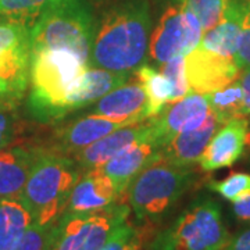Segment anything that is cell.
I'll return each mask as SVG.
<instances>
[{"instance_id":"ba28073f","label":"cell","mask_w":250,"mask_h":250,"mask_svg":"<svg viewBox=\"0 0 250 250\" xmlns=\"http://www.w3.org/2000/svg\"><path fill=\"white\" fill-rule=\"evenodd\" d=\"M125 197L107 207L83 214H62L49 250H100L110 233L129 218Z\"/></svg>"},{"instance_id":"7c38bea8","label":"cell","mask_w":250,"mask_h":250,"mask_svg":"<svg viewBox=\"0 0 250 250\" xmlns=\"http://www.w3.org/2000/svg\"><path fill=\"white\" fill-rule=\"evenodd\" d=\"M211 114L206 95L189 92L185 98L168 103L154 118V141L161 147L181 132L196 129Z\"/></svg>"},{"instance_id":"7402d4cb","label":"cell","mask_w":250,"mask_h":250,"mask_svg":"<svg viewBox=\"0 0 250 250\" xmlns=\"http://www.w3.org/2000/svg\"><path fill=\"white\" fill-rule=\"evenodd\" d=\"M32 223V214L20 197L0 199V250L14 249Z\"/></svg>"},{"instance_id":"d590c367","label":"cell","mask_w":250,"mask_h":250,"mask_svg":"<svg viewBox=\"0 0 250 250\" xmlns=\"http://www.w3.org/2000/svg\"><path fill=\"white\" fill-rule=\"evenodd\" d=\"M246 147L250 149V125H249V129H248V134H246Z\"/></svg>"},{"instance_id":"6da1fadb","label":"cell","mask_w":250,"mask_h":250,"mask_svg":"<svg viewBox=\"0 0 250 250\" xmlns=\"http://www.w3.org/2000/svg\"><path fill=\"white\" fill-rule=\"evenodd\" d=\"M152 18L147 0H125L95 24L89 65L132 74L147 57Z\"/></svg>"},{"instance_id":"9c48e42d","label":"cell","mask_w":250,"mask_h":250,"mask_svg":"<svg viewBox=\"0 0 250 250\" xmlns=\"http://www.w3.org/2000/svg\"><path fill=\"white\" fill-rule=\"evenodd\" d=\"M203 28L185 6L182 0H175L163 10L150 32L147 60L153 67L171 60L175 56H187L200 45Z\"/></svg>"},{"instance_id":"30bf717a","label":"cell","mask_w":250,"mask_h":250,"mask_svg":"<svg viewBox=\"0 0 250 250\" xmlns=\"http://www.w3.org/2000/svg\"><path fill=\"white\" fill-rule=\"evenodd\" d=\"M187 78L190 92L210 93L239 78L241 68L233 59L224 57L197 46L185 56Z\"/></svg>"},{"instance_id":"d4e9b609","label":"cell","mask_w":250,"mask_h":250,"mask_svg":"<svg viewBox=\"0 0 250 250\" xmlns=\"http://www.w3.org/2000/svg\"><path fill=\"white\" fill-rule=\"evenodd\" d=\"M206 98L208 100L211 113H214L221 124H225L232 118L245 117L243 90L239 78H236L221 89L206 93Z\"/></svg>"},{"instance_id":"e575fe53","label":"cell","mask_w":250,"mask_h":250,"mask_svg":"<svg viewBox=\"0 0 250 250\" xmlns=\"http://www.w3.org/2000/svg\"><path fill=\"white\" fill-rule=\"evenodd\" d=\"M233 215L245 223H250V195L232 205Z\"/></svg>"},{"instance_id":"f546056e","label":"cell","mask_w":250,"mask_h":250,"mask_svg":"<svg viewBox=\"0 0 250 250\" xmlns=\"http://www.w3.org/2000/svg\"><path fill=\"white\" fill-rule=\"evenodd\" d=\"M210 188L220 196L235 203L250 195V174L232 172L227 178L211 182Z\"/></svg>"},{"instance_id":"484cf974","label":"cell","mask_w":250,"mask_h":250,"mask_svg":"<svg viewBox=\"0 0 250 250\" xmlns=\"http://www.w3.org/2000/svg\"><path fill=\"white\" fill-rule=\"evenodd\" d=\"M54 0H0V17L13 18L32 28L42 11Z\"/></svg>"},{"instance_id":"83f0119b","label":"cell","mask_w":250,"mask_h":250,"mask_svg":"<svg viewBox=\"0 0 250 250\" xmlns=\"http://www.w3.org/2000/svg\"><path fill=\"white\" fill-rule=\"evenodd\" d=\"M56 224L32 223L21 235L13 250H49Z\"/></svg>"},{"instance_id":"4fadbf2b","label":"cell","mask_w":250,"mask_h":250,"mask_svg":"<svg viewBox=\"0 0 250 250\" xmlns=\"http://www.w3.org/2000/svg\"><path fill=\"white\" fill-rule=\"evenodd\" d=\"M146 106L147 100L145 89L134 74L132 80H128L90 104L86 114H96L135 124L147 118Z\"/></svg>"},{"instance_id":"5b68a950","label":"cell","mask_w":250,"mask_h":250,"mask_svg":"<svg viewBox=\"0 0 250 250\" xmlns=\"http://www.w3.org/2000/svg\"><path fill=\"white\" fill-rule=\"evenodd\" d=\"M95 18L86 0H54L31 28L32 52L70 50L89 64Z\"/></svg>"},{"instance_id":"ac0fdd59","label":"cell","mask_w":250,"mask_h":250,"mask_svg":"<svg viewBox=\"0 0 250 250\" xmlns=\"http://www.w3.org/2000/svg\"><path fill=\"white\" fill-rule=\"evenodd\" d=\"M221 125L214 113H211L199 128L175 135L166 143L161 147V157L177 166H193L199 163L207 145Z\"/></svg>"},{"instance_id":"cb8c5ba5","label":"cell","mask_w":250,"mask_h":250,"mask_svg":"<svg viewBox=\"0 0 250 250\" xmlns=\"http://www.w3.org/2000/svg\"><path fill=\"white\" fill-rule=\"evenodd\" d=\"M152 224H135L128 220L121 223L100 250H149L154 236Z\"/></svg>"},{"instance_id":"7a4b0ae2","label":"cell","mask_w":250,"mask_h":250,"mask_svg":"<svg viewBox=\"0 0 250 250\" xmlns=\"http://www.w3.org/2000/svg\"><path fill=\"white\" fill-rule=\"evenodd\" d=\"M89 67L70 50L45 49L32 52L31 93L28 107L41 123H54L68 116V98L75 81Z\"/></svg>"},{"instance_id":"52a82bcc","label":"cell","mask_w":250,"mask_h":250,"mask_svg":"<svg viewBox=\"0 0 250 250\" xmlns=\"http://www.w3.org/2000/svg\"><path fill=\"white\" fill-rule=\"evenodd\" d=\"M31 27L0 17V104L17 107L31 78Z\"/></svg>"},{"instance_id":"4dcf8cb0","label":"cell","mask_w":250,"mask_h":250,"mask_svg":"<svg viewBox=\"0 0 250 250\" xmlns=\"http://www.w3.org/2000/svg\"><path fill=\"white\" fill-rule=\"evenodd\" d=\"M17 126L16 107L0 104V150L14 141Z\"/></svg>"},{"instance_id":"8d00e7d4","label":"cell","mask_w":250,"mask_h":250,"mask_svg":"<svg viewBox=\"0 0 250 250\" xmlns=\"http://www.w3.org/2000/svg\"><path fill=\"white\" fill-rule=\"evenodd\" d=\"M249 161H250V156H249Z\"/></svg>"},{"instance_id":"9a60e30c","label":"cell","mask_w":250,"mask_h":250,"mask_svg":"<svg viewBox=\"0 0 250 250\" xmlns=\"http://www.w3.org/2000/svg\"><path fill=\"white\" fill-rule=\"evenodd\" d=\"M125 125H129V123L96 114H85L60 126L54 134L53 145L47 149L72 156L74 153L89 146L90 143L96 142L100 138Z\"/></svg>"},{"instance_id":"8992f818","label":"cell","mask_w":250,"mask_h":250,"mask_svg":"<svg viewBox=\"0 0 250 250\" xmlns=\"http://www.w3.org/2000/svg\"><path fill=\"white\" fill-rule=\"evenodd\" d=\"M229 238L221 206L213 197L200 196L154 233L149 250H223Z\"/></svg>"},{"instance_id":"2e32d148","label":"cell","mask_w":250,"mask_h":250,"mask_svg":"<svg viewBox=\"0 0 250 250\" xmlns=\"http://www.w3.org/2000/svg\"><path fill=\"white\" fill-rule=\"evenodd\" d=\"M160 156V145L149 139L131 145L99 168L111 179L118 196L124 197L131 182Z\"/></svg>"},{"instance_id":"44dd1931","label":"cell","mask_w":250,"mask_h":250,"mask_svg":"<svg viewBox=\"0 0 250 250\" xmlns=\"http://www.w3.org/2000/svg\"><path fill=\"white\" fill-rule=\"evenodd\" d=\"M129 77L128 72H113L89 65L72 86L68 98L70 113L93 104L110 90L126 82Z\"/></svg>"},{"instance_id":"3957f363","label":"cell","mask_w":250,"mask_h":250,"mask_svg":"<svg viewBox=\"0 0 250 250\" xmlns=\"http://www.w3.org/2000/svg\"><path fill=\"white\" fill-rule=\"evenodd\" d=\"M196 182L192 166H177L160 156L131 182L124 197L136 223L157 225Z\"/></svg>"},{"instance_id":"e0dca14e","label":"cell","mask_w":250,"mask_h":250,"mask_svg":"<svg viewBox=\"0 0 250 250\" xmlns=\"http://www.w3.org/2000/svg\"><path fill=\"white\" fill-rule=\"evenodd\" d=\"M121 199L117 193L111 179L100 170L85 171L75 187L62 214H83L98 211Z\"/></svg>"},{"instance_id":"836d02e7","label":"cell","mask_w":250,"mask_h":250,"mask_svg":"<svg viewBox=\"0 0 250 250\" xmlns=\"http://www.w3.org/2000/svg\"><path fill=\"white\" fill-rule=\"evenodd\" d=\"M223 250H250V228L231 235Z\"/></svg>"},{"instance_id":"277c9868","label":"cell","mask_w":250,"mask_h":250,"mask_svg":"<svg viewBox=\"0 0 250 250\" xmlns=\"http://www.w3.org/2000/svg\"><path fill=\"white\" fill-rule=\"evenodd\" d=\"M82 174L71 156L42 147L20 195L34 223L59 221Z\"/></svg>"},{"instance_id":"d6986e66","label":"cell","mask_w":250,"mask_h":250,"mask_svg":"<svg viewBox=\"0 0 250 250\" xmlns=\"http://www.w3.org/2000/svg\"><path fill=\"white\" fill-rule=\"evenodd\" d=\"M41 150L10 145L0 150V199L20 197Z\"/></svg>"},{"instance_id":"603a6c76","label":"cell","mask_w":250,"mask_h":250,"mask_svg":"<svg viewBox=\"0 0 250 250\" xmlns=\"http://www.w3.org/2000/svg\"><path fill=\"white\" fill-rule=\"evenodd\" d=\"M141 81L145 93H146V117L152 118L157 117L172 98V86L170 81L164 77L161 71H157L156 67L143 64L134 72Z\"/></svg>"},{"instance_id":"ffe728a7","label":"cell","mask_w":250,"mask_h":250,"mask_svg":"<svg viewBox=\"0 0 250 250\" xmlns=\"http://www.w3.org/2000/svg\"><path fill=\"white\" fill-rule=\"evenodd\" d=\"M249 6L250 0H229L223 20L214 28L203 32L199 46L235 60L238 36Z\"/></svg>"},{"instance_id":"4316f807","label":"cell","mask_w":250,"mask_h":250,"mask_svg":"<svg viewBox=\"0 0 250 250\" xmlns=\"http://www.w3.org/2000/svg\"><path fill=\"white\" fill-rule=\"evenodd\" d=\"M189 11L199 20L203 32L214 28L223 20L229 0H182Z\"/></svg>"},{"instance_id":"1f68e13d","label":"cell","mask_w":250,"mask_h":250,"mask_svg":"<svg viewBox=\"0 0 250 250\" xmlns=\"http://www.w3.org/2000/svg\"><path fill=\"white\" fill-rule=\"evenodd\" d=\"M235 62L238 64L239 68L250 67V6L245 13L241 32L238 36Z\"/></svg>"},{"instance_id":"8fae6325","label":"cell","mask_w":250,"mask_h":250,"mask_svg":"<svg viewBox=\"0 0 250 250\" xmlns=\"http://www.w3.org/2000/svg\"><path fill=\"white\" fill-rule=\"evenodd\" d=\"M154 118H146L141 123L125 125L96 142L90 143L85 149L74 153L71 157L82 172L102 167L104 163L113 159L120 152L129 147L131 145L142 141L154 139Z\"/></svg>"},{"instance_id":"d6a6232c","label":"cell","mask_w":250,"mask_h":250,"mask_svg":"<svg viewBox=\"0 0 250 250\" xmlns=\"http://www.w3.org/2000/svg\"><path fill=\"white\" fill-rule=\"evenodd\" d=\"M242 90H243V113L250 125V67L241 68L239 74Z\"/></svg>"},{"instance_id":"5bb4252c","label":"cell","mask_w":250,"mask_h":250,"mask_svg":"<svg viewBox=\"0 0 250 250\" xmlns=\"http://www.w3.org/2000/svg\"><path fill=\"white\" fill-rule=\"evenodd\" d=\"M249 121L245 117L232 118L223 124L202 154L199 164L205 172L231 167L242 157L246 149Z\"/></svg>"},{"instance_id":"f1b7e54d","label":"cell","mask_w":250,"mask_h":250,"mask_svg":"<svg viewBox=\"0 0 250 250\" xmlns=\"http://www.w3.org/2000/svg\"><path fill=\"white\" fill-rule=\"evenodd\" d=\"M160 71L164 77L170 81L172 86V98L171 103L177 102L179 99L185 98L190 92L187 78V67H185V56H175L171 60L161 64Z\"/></svg>"}]
</instances>
